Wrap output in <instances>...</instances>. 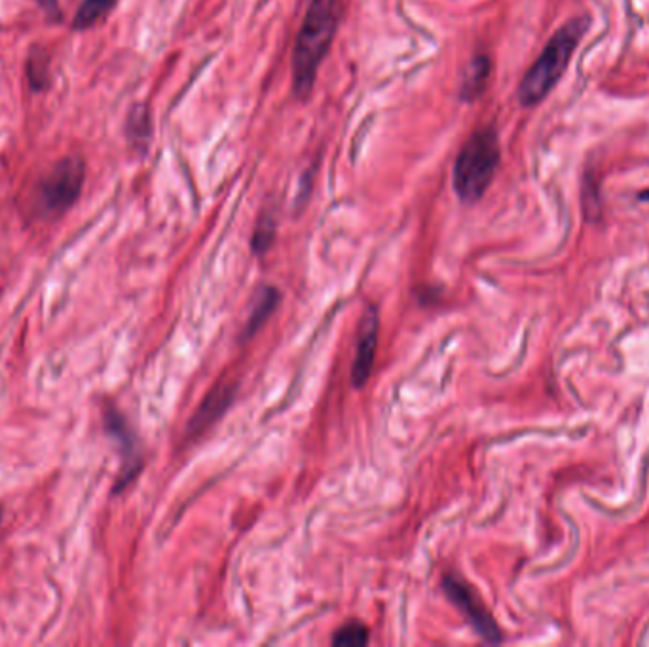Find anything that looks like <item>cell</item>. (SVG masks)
I'll return each mask as SVG.
<instances>
[{"label": "cell", "mask_w": 649, "mask_h": 647, "mask_svg": "<svg viewBox=\"0 0 649 647\" xmlns=\"http://www.w3.org/2000/svg\"><path fill=\"white\" fill-rule=\"evenodd\" d=\"M342 16V0H312L298 33L293 54V88L300 97H308L317 69L329 52Z\"/></svg>", "instance_id": "1"}, {"label": "cell", "mask_w": 649, "mask_h": 647, "mask_svg": "<svg viewBox=\"0 0 649 647\" xmlns=\"http://www.w3.org/2000/svg\"><path fill=\"white\" fill-rule=\"evenodd\" d=\"M589 29V19L579 18L568 21L560 27L555 37L547 42L541 56L524 74L519 86V99L524 107H534L541 103L549 92L557 86L560 76L568 69L579 40Z\"/></svg>", "instance_id": "2"}, {"label": "cell", "mask_w": 649, "mask_h": 647, "mask_svg": "<svg viewBox=\"0 0 649 647\" xmlns=\"http://www.w3.org/2000/svg\"><path fill=\"white\" fill-rule=\"evenodd\" d=\"M500 166V141L492 128L475 131L465 143L456 166L454 188L465 204H475L484 196Z\"/></svg>", "instance_id": "3"}, {"label": "cell", "mask_w": 649, "mask_h": 647, "mask_svg": "<svg viewBox=\"0 0 649 647\" xmlns=\"http://www.w3.org/2000/svg\"><path fill=\"white\" fill-rule=\"evenodd\" d=\"M86 177V167L82 158L67 156L38 185V202L48 213H61L75 204L82 192Z\"/></svg>", "instance_id": "4"}, {"label": "cell", "mask_w": 649, "mask_h": 647, "mask_svg": "<svg viewBox=\"0 0 649 647\" xmlns=\"http://www.w3.org/2000/svg\"><path fill=\"white\" fill-rule=\"evenodd\" d=\"M443 589L450 602L464 613L465 619L471 623L473 629L477 630L479 636H483L490 644L501 642L500 627L496 625L492 613L486 610L479 594L465 579L456 574L445 575Z\"/></svg>", "instance_id": "5"}, {"label": "cell", "mask_w": 649, "mask_h": 647, "mask_svg": "<svg viewBox=\"0 0 649 647\" xmlns=\"http://www.w3.org/2000/svg\"><path fill=\"white\" fill-rule=\"evenodd\" d=\"M378 350V314L371 308L361 321V329L357 336V350L352 367V384L357 389L363 388L371 378L374 357Z\"/></svg>", "instance_id": "6"}, {"label": "cell", "mask_w": 649, "mask_h": 647, "mask_svg": "<svg viewBox=\"0 0 649 647\" xmlns=\"http://www.w3.org/2000/svg\"><path fill=\"white\" fill-rule=\"evenodd\" d=\"M107 426H109V431H111L112 435L120 439L122 448H124V456H126L124 458V471L118 477V486H116V490H122L139 473V469H141V458H139V454L135 450V441H133L130 427L126 426L124 418L116 410H109V414H107Z\"/></svg>", "instance_id": "7"}, {"label": "cell", "mask_w": 649, "mask_h": 647, "mask_svg": "<svg viewBox=\"0 0 649 647\" xmlns=\"http://www.w3.org/2000/svg\"><path fill=\"white\" fill-rule=\"evenodd\" d=\"M234 393H236V389L232 388V386H224V384L217 386L213 391H209V395L205 397L202 407L198 408V412L192 418L190 433L198 435L200 431H204V429L211 426L228 408Z\"/></svg>", "instance_id": "8"}, {"label": "cell", "mask_w": 649, "mask_h": 647, "mask_svg": "<svg viewBox=\"0 0 649 647\" xmlns=\"http://www.w3.org/2000/svg\"><path fill=\"white\" fill-rule=\"evenodd\" d=\"M278 304V289H274V287H262L259 296H257V302L253 306V312L249 315V321L245 325L243 338H251L253 334L257 333L260 327L268 321V317L272 315V312L278 308Z\"/></svg>", "instance_id": "9"}, {"label": "cell", "mask_w": 649, "mask_h": 647, "mask_svg": "<svg viewBox=\"0 0 649 647\" xmlns=\"http://www.w3.org/2000/svg\"><path fill=\"white\" fill-rule=\"evenodd\" d=\"M488 74H490V59L486 56L475 57L467 67L462 80V90H460L462 97L467 101L479 97L486 88Z\"/></svg>", "instance_id": "10"}, {"label": "cell", "mask_w": 649, "mask_h": 647, "mask_svg": "<svg viewBox=\"0 0 649 647\" xmlns=\"http://www.w3.org/2000/svg\"><path fill=\"white\" fill-rule=\"evenodd\" d=\"M116 6V0H82L78 12H76L73 27L76 31H84L93 27L101 19L107 18L112 8Z\"/></svg>", "instance_id": "11"}, {"label": "cell", "mask_w": 649, "mask_h": 647, "mask_svg": "<svg viewBox=\"0 0 649 647\" xmlns=\"http://www.w3.org/2000/svg\"><path fill=\"white\" fill-rule=\"evenodd\" d=\"M48 56L42 48H33V52L27 57V78L33 90H44L48 86Z\"/></svg>", "instance_id": "12"}, {"label": "cell", "mask_w": 649, "mask_h": 647, "mask_svg": "<svg viewBox=\"0 0 649 647\" xmlns=\"http://www.w3.org/2000/svg\"><path fill=\"white\" fill-rule=\"evenodd\" d=\"M367 644H369V629L359 621H352L334 632L333 646L361 647Z\"/></svg>", "instance_id": "13"}, {"label": "cell", "mask_w": 649, "mask_h": 647, "mask_svg": "<svg viewBox=\"0 0 649 647\" xmlns=\"http://www.w3.org/2000/svg\"><path fill=\"white\" fill-rule=\"evenodd\" d=\"M150 120L145 107H135L128 118V135L131 141H149Z\"/></svg>", "instance_id": "14"}, {"label": "cell", "mask_w": 649, "mask_h": 647, "mask_svg": "<svg viewBox=\"0 0 649 647\" xmlns=\"http://www.w3.org/2000/svg\"><path fill=\"white\" fill-rule=\"evenodd\" d=\"M274 238H276V222L272 217L266 215V217H262V221L259 222V226L255 230V236H253L255 253H266Z\"/></svg>", "instance_id": "15"}, {"label": "cell", "mask_w": 649, "mask_h": 647, "mask_svg": "<svg viewBox=\"0 0 649 647\" xmlns=\"http://www.w3.org/2000/svg\"><path fill=\"white\" fill-rule=\"evenodd\" d=\"M40 4H42V8L48 12V14H52V16H57V2L56 0H40Z\"/></svg>", "instance_id": "16"}, {"label": "cell", "mask_w": 649, "mask_h": 647, "mask_svg": "<svg viewBox=\"0 0 649 647\" xmlns=\"http://www.w3.org/2000/svg\"><path fill=\"white\" fill-rule=\"evenodd\" d=\"M642 198H649V192L648 194H642Z\"/></svg>", "instance_id": "17"}, {"label": "cell", "mask_w": 649, "mask_h": 647, "mask_svg": "<svg viewBox=\"0 0 649 647\" xmlns=\"http://www.w3.org/2000/svg\"><path fill=\"white\" fill-rule=\"evenodd\" d=\"M0 520H2V511H0Z\"/></svg>", "instance_id": "18"}]
</instances>
